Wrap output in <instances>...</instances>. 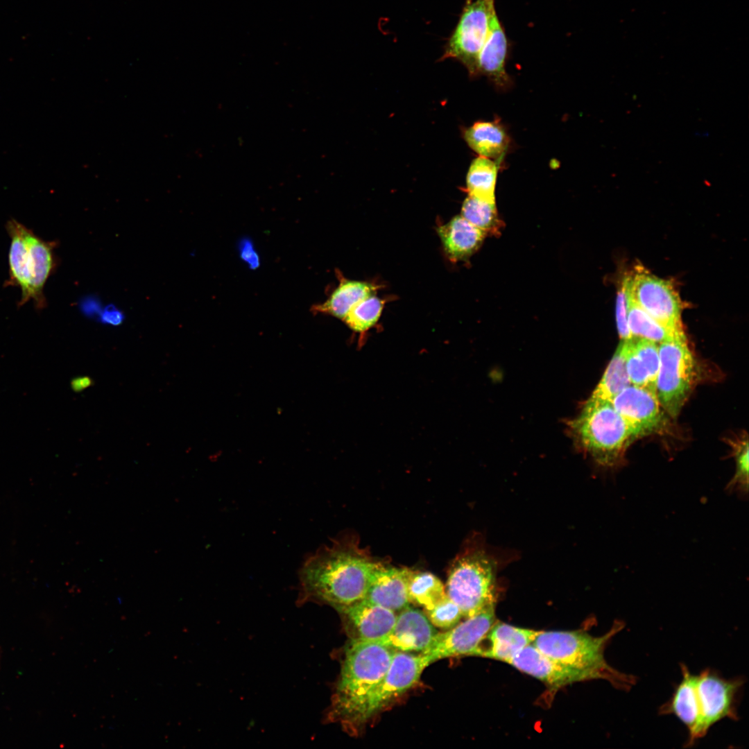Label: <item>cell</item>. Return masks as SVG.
I'll return each instance as SVG.
<instances>
[{
  "mask_svg": "<svg viewBox=\"0 0 749 749\" xmlns=\"http://www.w3.org/2000/svg\"><path fill=\"white\" fill-rule=\"evenodd\" d=\"M411 569L377 561L369 578L365 597L372 603L393 612L409 605L408 580Z\"/></svg>",
  "mask_w": 749,
  "mask_h": 749,
  "instance_id": "obj_16",
  "label": "cell"
},
{
  "mask_svg": "<svg viewBox=\"0 0 749 749\" xmlns=\"http://www.w3.org/2000/svg\"><path fill=\"white\" fill-rule=\"evenodd\" d=\"M444 251L454 262L467 261L482 246L485 234L461 215L438 227Z\"/></svg>",
  "mask_w": 749,
  "mask_h": 749,
  "instance_id": "obj_20",
  "label": "cell"
},
{
  "mask_svg": "<svg viewBox=\"0 0 749 749\" xmlns=\"http://www.w3.org/2000/svg\"><path fill=\"white\" fill-rule=\"evenodd\" d=\"M436 633L427 615L408 605L400 611L391 631L379 642L396 651L421 653Z\"/></svg>",
  "mask_w": 749,
  "mask_h": 749,
  "instance_id": "obj_17",
  "label": "cell"
},
{
  "mask_svg": "<svg viewBox=\"0 0 749 749\" xmlns=\"http://www.w3.org/2000/svg\"><path fill=\"white\" fill-rule=\"evenodd\" d=\"M495 0H465L459 19L447 40L441 60L461 62L472 76H477L479 53L496 13Z\"/></svg>",
  "mask_w": 749,
  "mask_h": 749,
  "instance_id": "obj_8",
  "label": "cell"
},
{
  "mask_svg": "<svg viewBox=\"0 0 749 749\" xmlns=\"http://www.w3.org/2000/svg\"><path fill=\"white\" fill-rule=\"evenodd\" d=\"M430 664L424 654L395 651L387 671L368 700L364 723L412 687Z\"/></svg>",
  "mask_w": 749,
  "mask_h": 749,
  "instance_id": "obj_12",
  "label": "cell"
},
{
  "mask_svg": "<svg viewBox=\"0 0 749 749\" xmlns=\"http://www.w3.org/2000/svg\"><path fill=\"white\" fill-rule=\"evenodd\" d=\"M378 285L371 282L340 278L338 286L323 303L312 311L343 319L351 308L362 299L376 293Z\"/></svg>",
  "mask_w": 749,
  "mask_h": 749,
  "instance_id": "obj_24",
  "label": "cell"
},
{
  "mask_svg": "<svg viewBox=\"0 0 749 749\" xmlns=\"http://www.w3.org/2000/svg\"><path fill=\"white\" fill-rule=\"evenodd\" d=\"M395 651L379 642L351 639L347 644L329 712L350 732L364 724L368 700L387 671Z\"/></svg>",
  "mask_w": 749,
  "mask_h": 749,
  "instance_id": "obj_2",
  "label": "cell"
},
{
  "mask_svg": "<svg viewBox=\"0 0 749 749\" xmlns=\"http://www.w3.org/2000/svg\"><path fill=\"white\" fill-rule=\"evenodd\" d=\"M657 343L632 337L627 343L626 366L631 384L656 390L660 355Z\"/></svg>",
  "mask_w": 749,
  "mask_h": 749,
  "instance_id": "obj_21",
  "label": "cell"
},
{
  "mask_svg": "<svg viewBox=\"0 0 749 749\" xmlns=\"http://www.w3.org/2000/svg\"><path fill=\"white\" fill-rule=\"evenodd\" d=\"M409 603L431 610L446 596L441 580L429 571H412L408 580Z\"/></svg>",
  "mask_w": 749,
  "mask_h": 749,
  "instance_id": "obj_27",
  "label": "cell"
},
{
  "mask_svg": "<svg viewBox=\"0 0 749 749\" xmlns=\"http://www.w3.org/2000/svg\"><path fill=\"white\" fill-rule=\"evenodd\" d=\"M627 322L632 337L645 338L656 343L685 336L684 332L669 329L641 309L629 298Z\"/></svg>",
  "mask_w": 749,
  "mask_h": 749,
  "instance_id": "obj_28",
  "label": "cell"
},
{
  "mask_svg": "<svg viewBox=\"0 0 749 749\" xmlns=\"http://www.w3.org/2000/svg\"><path fill=\"white\" fill-rule=\"evenodd\" d=\"M630 298L664 327L684 332L681 315L682 304L672 284L637 266L629 275Z\"/></svg>",
  "mask_w": 749,
  "mask_h": 749,
  "instance_id": "obj_9",
  "label": "cell"
},
{
  "mask_svg": "<svg viewBox=\"0 0 749 749\" xmlns=\"http://www.w3.org/2000/svg\"><path fill=\"white\" fill-rule=\"evenodd\" d=\"M736 473L726 486L728 492H735L747 499L748 493V442L747 438L734 444Z\"/></svg>",
  "mask_w": 749,
  "mask_h": 749,
  "instance_id": "obj_31",
  "label": "cell"
},
{
  "mask_svg": "<svg viewBox=\"0 0 749 749\" xmlns=\"http://www.w3.org/2000/svg\"><path fill=\"white\" fill-rule=\"evenodd\" d=\"M626 341L621 340L601 380L589 397L612 402L631 384L626 366Z\"/></svg>",
  "mask_w": 749,
  "mask_h": 749,
  "instance_id": "obj_25",
  "label": "cell"
},
{
  "mask_svg": "<svg viewBox=\"0 0 749 749\" xmlns=\"http://www.w3.org/2000/svg\"><path fill=\"white\" fill-rule=\"evenodd\" d=\"M355 536L345 535L318 549L300 570V601L335 610L365 599L376 564Z\"/></svg>",
  "mask_w": 749,
  "mask_h": 749,
  "instance_id": "obj_1",
  "label": "cell"
},
{
  "mask_svg": "<svg viewBox=\"0 0 749 749\" xmlns=\"http://www.w3.org/2000/svg\"><path fill=\"white\" fill-rule=\"evenodd\" d=\"M611 402L637 437L656 431L664 421L657 393L645 388L630 384Z\"/></svg>",
  "mask_w": 749,
  "mask_h": 749,
  "instance_id": "obj_14",
  "label": "cell"
},
{
  "mask_svg": "<svg viewBox=\"0 0 749 749\" xmlns=\"http://www.w3.org/2000/svg\"><path fill=\"white\" fill-rule=\"evenodd\" d=\"M241 257L248 265L255 268L259 265V259L252 243L249 240H243L240 243Z\"/></svg>",
  "mask_w": 749,
  "mask_h": 749,
  "instance_id": "obj_34",
  "label": "cell"
},
{
  "mask_svg": "<svg viewBox=\"0 0 749 749\" xmlns=\"http://www.w3.org/2000/svg\"><path fill=\"white\" fill-rule=\"evenodd\" d=\"M660 364L656 382L662 407L675 417L687 401L696 377V362L686 336L658 345Z\"/></svg>",
  "mask_w": 749,
  "mask_h": 749,
  "instance_id": "obj_7",
  "label": "cell"
},
{
  "mask_svg": "<svg viewBox=\"0 0 749 749\" xmlns=\"http://www.w3.org/2000/svg\"><path fill=\"white\" fill-rule=\"evenodd\" d=\"M461 216L485 236H499L504 226L499 216L495 203L470 195L463 203Z\"/></svg>",
  "mask_w": 749,
  "mask_h": 749,
  "instance_id": "obj_29",
  "label": "cell"
},
{
  "mask_svg": "<svg viewBox=\"0 0 749 749\" xmlns=\"http://www.w3.org/2000/svg\"><path fill=\"white\" fill-rule=\"evenodd\" d=\"M567 425L576 443L604 467L622 463L628 445L637 438L611 402L591 397Z\"/></svg>",
  "mask_w": 749,
  "mask_h": 749,
  "instance_id": "obj_5",
  "label": "cell"
},
{
  "mask_svg": "<svg viewBox=\"0 0 749 749\" xmlns=\"http://www.w3.org/2000/svg\"><path fill=\"white\" fill-rule=\"evenodd\" d=\"M499 166L498 162L485 157L479 156L474 160L466 180L469 195L495 203L494 191Z\"/></svg>",
  "mask_w": 749,
  "mask_h": 749,
  "instance_id": "obj_26",
  "label": "cell"
},
{
  "mask_svg": "<svg viewBox=\"0 0 749 749\" xmlns=\"http://www.w3.org/2000/svg\"><path fill=\"white\" fill-rule=\"evenodd\" d=\"M744 682L742 677L727 679L711 669L696 675V694L705 735L723 718L738 720L739 696Z\"/></svg>",
  "mask_w": 749,
  "mask_h": 749,
  "instance_id": "obj_10",
  "label": "cell"
},
{
  "mask_svg": "<svg viewBox=\"0 0 749 749\" xmlns=\"http://www.w3.org/2000/svg\"><path fill=\"white\" fill-rule=\"evenodd\" d=\"M508 664L540 680L553 689H559L575 682L600 679L595 673L551 659L533 644L519 651Z\"/></svg>",
  "mask_w": 749,
  "mask_h": 749,
  "instance_id": "obj_13",
  "label": "cell"
},
{
  "mask_svg": "<svg viewBox=\"0 0 749 749\" xmlns=\"http://www.w3.org/2000/svg\"><path fill=\"white\" fill-rule=\"evenodd\" d=\"M680 667L681 681L671 698L660 707L659 712L662 715L675 716L686 726L688 732L686 746L688 747L705 734L696 694V675L691 674L685 664Z\"/></svg>",
  "mask_w": 749,
  "mask_h": 749,
  "instance_id": "obj_18",
  "label": "cell"
},
{
  "mask_svg": "<svg viewBox=\"0 0 749 749\" xmlns=\"http://www.w3.org/2000/svg\"><path fill=\"white\" fill-rule=\"evenodd\" d=\"M426 612L427 617L434 626L445 629L455 626L463 616L460 608L447 594Z\"/></svg>",
  "mask_w": 749,
  "mask_h": 749,
  "instance_id": "obj_32",
  "label": "cell"
},
{
  "mask_svg": "<svg viewBox=\"0 0 749 749\" xmlns=\"http://www.w3.org/2000/svg\"><path fill=\"white\" fill-rule=\"evenodd\" d=\"M470 147L480 156L501 161L510 144L504 127L498 121H479L465 131Z\"/></svg>",
  "mask_w": 749,
  "mask_h": 749,
  "instance_id": "obj_23",
  "label": "cell"
},
{
  "mask_svg": "<svg viewBox=\"0 0 749 749\" xmlns=\"http://www.w3.org/2000/svg\"><path fill=\"white\" fill-rule=\"evenodd\" d=\"M385 300L376 295H369L353 306L343 319L356 333L364 334L379 320Z\"/></svg>",
  "mask_w": 749,
  "mask_h": 749,
  "instance_id": "obj_30",
  "label": "cell"
},
{
  "mask_svg": "<svg viewBox=\"0 0 749 749\" xmlns=\"http://www.w3.org/2000/svg\"><path fill=\"white\" fill-rule=\"evenodd\" d=\"M540 632L503 622L494 623L485 636L488 646L483 649L481 656L508 663L519 651L532 644Z\"/></svg>",
  "mask_w": 749,
  "mask_h": 749,
  "instance_id": "obj_22",
  "label": "cell"
},
{
  "mask_svg": "<svg viewBox=\"0 0 749 749\" xmlns=\"http://www.w3.org/2000/svg\"><path fill=\"white\" fill-rule=\"evenodd\" d=\"M495 621L494 605L467 617L445 632L436 633L422 654L431 663L443 658L460 655L480 656L482 643Z\"/></svg>",
  "mask_w": 749,
  "mask_h": 749,
  "instance_id": "obj_11",
  "label": "cell"
},
{
  "mask_svg": "<svg viewBox=\"0 0 749 749\" xmlns=\"http://www.w3.org/2000/svg\"><path fill=\"white\" fill-rule=\"evenodd\" d=\"M445 592L466 618L494 605V561L483 549L467 544L450 565Z\"/></svg>",
  "mask_w": 749,
  "mask_h": 749,
  "instance_id": "obj_6",
  "label": "cell"
},
{
  "mask_svg": "<svg viewBox=\"0 0 749 749\" xmlns=\"http://www.w3.org/2000/svg\"><path fill=\"white\" fill-rule=\"evenodd\" d=\"M629 275L625 276L620 283L616 302V320L617 330L621 340L632 338L628 326L627 316L629 302Z\"/></svg>",
  "mask_w": 749,
  "mask_h": 749,
  "instance_id": "obj_33",
  "label": "cell"
},
{
  "mask_svg": "<svg viewBox=\"0 0 749 749\" xmlns=\"http://www.w3.org/2000/svg\"><path fill=\"white\" fill-rule=\"evenodd\" d=\"M92 384V379L87 376L77 377L71 381L72 388L76 392H80Z\"/></svg>",
  "mask_w": 749,
  "mask_h": 749,
  "instance_id": "obj_35",
  "label": "cell"
},
{
  "mask_svg": "<svg viewBox=\"0 0 749 749\" xmlns=\"http://www.w3.org/2000/svg\"><path fill=\"white\" fill-rule=\"evenodd\" d=\"M345 621L351 639L380 642L393 628L395 612L363 599L336 610Z\"/></svg>",
  "mask_w": 749,
  "mask_h": 749,
  "instance_id": "obj_15",
  "label": "cell"
},
{
  "mask_svg": "<svg viewBox=\"0 0 749 749\" xmlns=\"http://www.w3.org/2000/svg\"><path fill=\"white\" fill-rule=\"evenodd\" d=\"M10 239L8 252L9 277L6 285L21 291L18 306L32 302L37 309L46 305L44 286L55 271V242L46 241L16 220L6 223Z\"/></svg>",
  "mask_w": 749,
  "mask_h": 749,
  "instance_id": "obj_3",
  "label": "cell"
},
{
  "mask_svg": "<svg viewBox=\"0 0 749 749\" xmlns=\"http://www.w3.org/2000/svg\"><path fill=\"white\" fill-rule=\"evenodd\" d=\"M510 41L497 12L493 15L487 38L479 53L477 75H483L499 89L510 87L511 80L506 69Z\"/></svg>",
  "mask_w": 749,
  "mask_h": 749,
  "instance_id": "obj_19",
  "label": "cell"
},
{
  "mask_svg": "<svg viewBox=\"0 0 749 749\" xmlns=\"http://www.w3.org/2000/svg\"><path fill=\"white\" fill-rule=\"evenodd\" d=\"M624 626L623 621H617L600 637L580 630L540 631L532 644L553 660L595 673L614 687L628 691L636 683V678L612 667L604 656L607 644Z\"/></svg>",
  "mask_w": 749,
  "mask_h": 749,
  "instance_id": "obj_4",
  "label": "cell"
}]
</instances>
